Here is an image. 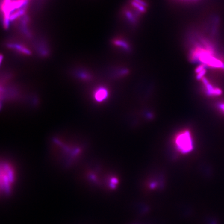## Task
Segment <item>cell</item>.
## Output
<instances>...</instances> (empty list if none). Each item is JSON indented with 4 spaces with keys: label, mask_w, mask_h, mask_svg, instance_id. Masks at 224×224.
<instances>
[{
    "label": "cell",
    "mask_w": 224,
    "mask_h": 224,
    "mask_svg": "<svg viewBox=\"0 0 224 224\" xmlns=\"http://www.w3.org/2000/svg\"><path fill=\"white\" fill-rule=\"evenodd\" d=\"M174 144L180 153L182 154L190 153L194 148L193 139L190 132L188 130L180 132L175 137Z\"/></svg>",
    "instance_id": "6da1fadb"
},
{
    "label": "cell",
    "mask_w": 224,
    "mask_h": 224,
    "mask_svg": "<svg viewBox=\"0 0 224 224\" xmlns=\"http://www.w3.org/2000/svg\"><path fill=\"white\" fill-rule=\"evenodd\" d=\"M15 180V173L12 167L4 163L1 168V189L4 193H8Z\"/></svg>",
    "instance_id": "7a4b0ae2"
},
{
    "label": "cell",
    "mask_w": 224,
    "mask_h": 224,
    "mask_svg": "<svg viewBox=\"0 0 224 224\" xmlns=\"http://www.w3.org/2000/svg\"><path fill=\"white\" fill-rule=\"evenodd\" d=\"M202 81L205 86V92L208 96H219L222 94V90L220 88L213 87L206 78L203 77Z\"/></svg>",
    "instance_id": "3957f363"
},
{
    "label": "cell",
    "mask_w": 224,
    "mask_h": 224,
    "mask_svg": "<svg viewBox=\"0 0 224 224\" xmlns=\"http://www.w3.org/2000/svg\"><path fill=\"white\" fill-rule=\"evenodd\" d=\"M7 46L10 49H12L23 55H30L31 54L30 50L25 45L18 43L11 42L8 43Z\"/></svg>",
    "instance_id": "277c9868"
},
{
    "label": "cell",
    "mask_w": 224,
    "mask_h": 224,
    "mask_svg": "<svg viewBox=\"0 0 224 224\" xmlns=\"http://www.w3.org/2000/svg\"><path fill=\"white\" fill-rule=\"evenodd\" d=\"M108 90L107 89L101 87H99L95 91L94 96L96 101L98 102H102L108 98Z\"/></svg>",
    "instance_id": "5b68a950"
},
{
    "label": "cell",
    "mask_w": 224,
    "mask_h": 224,
    "mask_svg": "<svg viewBox=\"0 0 224 224\" xmlns=\"http://www.w3.org/2000/svg\"><path fill=\"white\" fill-rule=\"evenodd\" d=\"M113 44L116 46L119 47L120 49H122L123 50L127 52H129L130 50V47L129 43L123 39H115L113 41Z\"/></svg>",
    "instance_id": "8992f818"
},
{
    "label": "cell",
    "mask_w": 224,
    "mask_h": 224,
    "mask_svg": "<svg viewBox=\"0 0 224 224\" xmlns=\"http://www.w3.org/2000/svg\"><path fill=\"white\" fill-rule=\"evenodd\" d=\"M125 16L128 21H129L131 23H133V24H134L137 22V20H136L135 16L131 12L127 10H125Z\"/></svg>",
    "instance_id": "52a82bcc"
},
{
    "label": "cell",
    "mask_w": 224,
    "mask_h": 224,
    "mask_svg": "<svg viewBox=\"0 0 224 224\" xmlns=\"http://www.w3.org/2000/svg\"><path fill=\"white\" fill-rule=\"evenodd\" d=\"M131 3L133 6V7L135 8V9H137L140 13H145L146 12V9H145L146 7L141 5V4H139L137 2L132 0Z\"/></svg>",
    "instance_id": "ba28073f"
},
{
    "label": "cell",
    "mask_w": 224,
    "mask_h": 224,
    "mask_svg": "<svg viewBox=\"0 0 224 224\" xmlns=\"http://www.w3.org/2000/svg\"><path fill=\"white\" fill-rule=\"evenodd\" d=\"M77 71H78L77 73V75L81 78L87 79L91 77V75H90V74L88 72L86 71V70H79Z\"/></svg>",
    "instance_id": "9c48e42d"
},
{
    "label": "cell",
    "mask_w": 224,
    "mask_h": 224,
    "mask_svg": "<svg viewBox=\"0 0 224 224\" xmlns=\"http://www.w3.org/2000/svg\"><path fill=\"white\" fill-rule=\"evenodd\" d=\"M118 181L116 178H113L111 179L110 182V186L111 188H114L116 187L117 184H118Z\"/></svg>",
    "instance_id": "30bf717a"
},
{
    "label": "cell",
    "mask_w": 224,
    "mask_h": 224,
    "mask_svg": "<svg viewBox=\"0 0 224 224\" xmlns=\"http://www.w3.org/2000/svg\"><path fill=\"white\" fill-rule=\"evenodd\" d=\"M207 72V70L206 69H205L204 70H202V71L199 72V73L197 74V76H196V78L198 80H200L202 79L204 77L205 74Z\"/></svg>",
    "instance_id": "8fae6325"
},
{
    "label": "cell",
    "mask_w": 224,
    "mask_h": 224,
    "mask_svg": "<svg viewBox=\"0 0 224 224\" xmlns=\"http://www.w3.org/2000/svg\"><path fill=\"white\" fill-rule=\"evenodd\" d=\"M136 2L138 3L139 4H141V5L144 6V7H146L147 6V4L146 3L145 1L144 0H133Z\"/></svg>",
    "instance_id": "7c38bea8"
},
{
    "label": "cell",
    "mask_w": 224,
    "mask_h": 224,
    "mask_svg": "<svg viewBox=\"0 0 224 224\" xmlns=\"http://www.w3.org/2000/svg\"><path fill=\"white\" fill-rule=\"evenodd\" d=\"M129 72V71L126 69H122L121 70H120L119 74L121 75H126Z\"/></svg>",
    "instance_id": "4fadbf2b"
},
{
    "label": "cell",
    "mask_w": 224,
    "mask_h": 224,
    "mask_svg": "<svg viewBox=\"0 0 224 224\" xmlns=\"http://www.w3.org/2000/svg\"><path fill=\"white\" fill-rule=\"evenodd\" d=\"M218 107L220 111H222L223 113H224V103H221L220 105H219Z\"/></svg>",
    "instance_id": "5bb4252c"
},
{
    "label": "cell",
    "mask_w": 224,
    "mask_h": 224,
    "mask_svg": "<svg viewBox=\"0 0 224 224\" xmlns=\"http://www.w3.org/2000/svg\"><path fill=\"white\" fill-rule=\"evenodd\" d=\"M180 1H197V0H180Z\"/></svg>",
    "instance_id": "9a60e30c"
}]
</instances>
